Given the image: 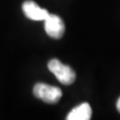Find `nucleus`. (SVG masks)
<instances>
[{
    "instance_id": "nucleus-4",
    "label": "nucleus",
    "mask_w": 120,
    "mask_h": 120,
    "mask_svg": "<svg viewBox=\"0 0 120 120\" xmlns=\"http://www.w3.org/2000/svg\"><path fill=\"white\" fill-rule=\"evenodd\" d=\"M22 10L26 17L34 21H44L45 18L49 15V12L46 9L41 8L34 1H31V0L25 1L22 4Z\"/></svg>"
},
{
    "instance_id": "nucleus-6",
    "label": "nucleus",
    "mask_w": 120,
    "mask_h": 120,
    "mask_svg": "<svg viewBox=\"0 0 120 120\" xmlns=\"http://www.w3.org/2000/svg\"><path fill=\"white\" fill-rule=\"evenodd\" d=\"M116 108H117V110L119 111V113H120V98L117 100V103H116Z\"/></svg>"
},
{
    "instance_id": "nucleus-5",
    "label": "nucleus",
    "mask_w": 120,
    "mask_h": 120,
    "mask_svg": "<svg viewBox=\"0 0 120 120\" xmlns=\"http://www.w3.org/2000/svg\"><path fill=\"white\" fill-rule=\"evenodd\" d=\"M92 110L88 103H82L71 110L66 116L67 120H89L91 118Z\"/></svg>"
},
{
    "instance_id": "nucleus-2",
    "label": "nucleus",
    "mask_w": 120,
    "mask_h": 120,
    "mask_svg": "<svg viewBox=\"0 0 120 120\" xmlns=\"http://www.w3.org/2000/svg\"><path fill=\"white\" fill-rule=\"evenodd\" d=\"M33 94L46 103H57L62 97L61 89L45 83H37L33 88Z\"/></svg>"
},
{
    "instance_id": "nucleus-1",
    "label": "nucleus",
    "mask_w": 120,
    "mask_h": 120,
    "mask_svg": "<svg viewBox=\"0 0 120 120\" xmlns=\"http://www.w3.org/2000/svg\"><path fill=\"white\" fill-rule=\"evenodd\" d=\"M48 69L55 75L59 82L62 84L69 85L75 81L76 74L70 66L61 63L58 59H51L48 62Z\"/></svg>"
},
{
    "instance_id": "nucleus-3",
    "label": "nucleus",
    "mask_w": 120,
    "mask_h": 120,
    "mask_svg": "<svg viewBox=\"0 0 120 120\" xmlns=\"http://www.w3.org/2000/svg\"><path fill=\"white\" fill-rule=\"evenodd\" d=\"M45 31L52 38L59 39L63 36L65 32V25L63 20L58 15L50 14L44 19Z\"/></svg>"
}]
</instances>
